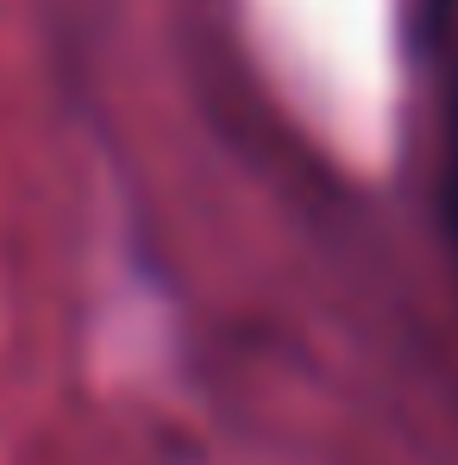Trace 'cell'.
<instances>
[{"instance_id": "obj_1", "label": "cell", "mask_w": 458, "mask_h": 465, "mask_svg": "<svg viewBox=\"0 0 458 465\" xmlns=\"http://www.w3.org/2000/svg\"><path fill=\"white\" fill-rule=\"evenodd\" d=\"M440 202H446V232H453V258H458V88H453V120H446V183H440Z\"/></svg>"}, {"instance_id": "obj_2", "label": "cell", "mask_w": 458, "mask_h": 465, "mask_svg": "<svg viewBox=\"0 0 458 465\" xmlns=\"http://www.w3.org/2000/svg\"><path fill=\"white\" fill-rule=\"evenodd\" d=\"M421 13H427V32H434V25L446 19V0H421Z\"/></svg>"}]
</instances>
